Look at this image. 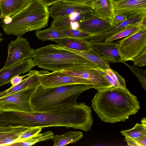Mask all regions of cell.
<instances>
[{
	"mask_svg": "<svg viewBox=\"0 0 146 146\" xmlns=\"http://www.w3.org/2000/svg\"><path fill=\"white\" fill-rule=\"evenodd\" d=\"M8 125L42 128L52 127L72 128L88 131L93 123L91 108L84 102L76 103L46 111H9L6 116Z\"/></svg>",
	"mask_w": 146,
	"mask_h": 146,
	"instance_id": "1",
	"label": "cell"
},
{
	"mask_svg": "<svg viewBox=\"0 0 146 146\" xmlns=\"http://www.w3.org/2000/svg\"><path fill=\"white\" fill-rule=\"evenodd\" d=\"M91 102L101 120L113 123L125 121L140 108L137 97L126 88L113 87L98 91Z\"/></svg>",
	"mask_w": 146,
	"mask_h": 146,
	"instance_id": "2",
	"label": "cell"
},
{
	"mask_svg": "<svg viewBox=\"0 0 146 146\" xmlns=\"http://www.w3.org/2000/svg\"><path fill=\"white\" fill-rule=\"evenodd\" d=\"M94 88L90 84H75L44 88L40 85L31 98L34 111L43 112L61 108L76 103L83 92Z\"/></svg>",
	"mask_w": 146,
	"mask_h": 146,
	"instance_id": "3",
	"label": "cell"
},
{
	"mask_svg": "<svg viewBox=\"0 0 146 146\" xmlns=\"http://www.w3.org/2000/svg\"><path fill=\"white\" fill-rule=\"evenodd\" d=\"M32 58L36 66L51 71L80 68L98 67L82 56L58 44H50L34 50Z\"/></svg>",
	"mask_w": 146,
	"mask_h": 146,
	"instance_id": "4",
	"label": "cell"
},
{
	"mask_svg": "<svg viewBox=\"0 0 146 146\" xmlns=\"http://www.w3.org/2000/svg\"><path fill=\"white\" fill-rule=\"evenodd\" d=\"M49 16L47 6L40 0H30L23 9L11 17L9 23L1 21L0 25L6 34L22 36L27 32L46 27Z\"/></svg>",
	"mask_w": 146,
	"mask_h": 146,
	"instance_id": "5",
	"label": "cell"
},
{
	"mask_svg": "<svg viewBox=\"0 0 146 146\" xmlns=\"http://www.w3.org/2000/svg\"><path fill=\"white\" fill-rule=\"evenodd\" d=\"M40 82L0 98V114L6 111L31 112L34 111L30 100Z\"/></svg>",
	"mask_w": 146,
	"mask_h": 146,
	"instance_id": "6",
	"label": "cell"
},
{
	"mask_svg": "<svg viewBox=\"0 0 146 146\" xmlns=\"http://www.w3.org/2000/svg\"><path fill=\"white\" fill-rule=\"evenodd\" d=\"M117 42L121 63L131 61L146 48V27L142 26L135 33Z\"/></svg>",
	"mask_w": 146,
	"mask_h": 146,
	"instance_id": "7",
	"label": "cell"
},
{
	"mask_svg": "<svg viewBox=\"0 0 146 146\" xmlns=\"http://www.w3.org/2000/svg\"><path fill=\"white\" fill-rule=\"evenodd\" d=\"M34 50L30 47L27 39L22 36H17L8 45L7 57L2 68L9 67L27 58H31Z\"/></svg>",
	"mask_w": 146,
	"mask_h": 146,
	"instance_id": "8",
	"label": "cell"
},
{
	"mask_svg": "<svg viewBox=\"0 0 146 146\" xmlns=\"http://www.w3.org/2000/svg\"><path fill=\"white\" fill-rule=\"evenodd\" d=\"M39 74L40 85L44 88L75 84L92 85L91 83L87 80L71 76L60 71H55L50 72L44 69L39 71Z\"/></svg>",
	"mask_w": 146,
	"mask_h": 146,
	"instance_id": "9",
	"label": "cell"
},
{
	"mask_svg": "<svg viewBox=\"0 0 146 146\" xmlns=\"http://www.w3.org/2000/svg\"><path fill=\"white\" fill-rule=\"evenodd\" d=\"M115 15L126 16L127 19L146 16V0H119L115 1Z\"/></svg>",
	"mask_w": 146,
	"mask_h": 146,
	"instance_id": "10",
	"label": "cell"
},
{
	"mask_svg": "<svg viewBox=\"0 0 146 146\" xmlns=\"http://www.w3.org/2000/svg\"><path fill=\"white\" fill-rule=\"evenodd\" d=\"M60 71L71 76L88 80L91 83L94 88L98 91L113 87L103 75L92 68H83Z\"/></svg>",
	"mask_w": 146,
	"mask_h": 146,
	"instance_id": "11",
	"label": "cell"
},
{
	"mask_svg": "<svg viewBox=\"0 0 146 146\" xmlns=\"http://www.w3.org/2000/svg\"><path fill=\"white\" fill-rule=\"evenodd\" d=\"M79 23L78 29L90 34L92 36L102 34L115 27L94 14Z\"/></svg>",
	"mask_w": 146,
	"mask_h": 146,
	"instance_id": "12",
	"label": "cell"
},
{
	"mask_svg": "<svg viewBox=\"0 0 146 146\" xmlns=\"http://www.w3.org/2000/svg\"><path fill=\"white\" fill-rule=\"evenodd\" d=\"M88 44L91 49L110 63L122 62L117 42H90L88 41Z\"/></svg>",
	"mask_w": 146,
	"mask_h": 146,
	"instance_id": "13",
	"label": "cell"
},
{
	"mask_svg": "<svg viewBox=\"0 0 146 146\" xmlns=\"http://www.w3.org/2000/svg\"><path fill=\"white\" fill-rule=\"evenodd\" d=\"M48 8L49 15L53 19L69 15L74 13L93 12L89 7L60 1L53 3Z\"/></svg>",
	"mask_w": 146,
	"mask_h": 146,
	"instance_id": "14",
	"label": "cell"
},
{
	"mask_svg": "<svg viewBox=\"0 0 146 146\" xmlns=\"http://www.w3.org/2000/svg\"><path fill=\"white\" fill-rule=\"evenodd\" d=\"M36 65L32 58H27L9 67L0 70V87L10 82L14 76L29 72Z\"/></svg>",
	"mask_w": 146,
	"mask_h": 146,
	"instance_id": "15",
	"label": "cell"
},
{
	"mask_svg": "<svg viewBox=\"0 0 146 146\" xmlns=\"http://www.w3.org/2000/svg\"><path fill=\"white\" fill-rule=\"evenodd\" d=\"M31 127L0 125V146L12 145L18 143L20 137Z\"/></svg>",
	"mask_w": 146,
	"mask_h": 146,
	"instance_id": "16",
	"label": "cell"
},
{
	"mask_svg": "<svg viewBox=\"0 0 146 146\" xmlns=\"http://www.w3.org/2000/svg\"><path fill=\"white\" fill-rule=\"evenodd\" d=\"M128 146H146V126L136 123L129 129L121 131Z\"/></svg>",
	"mask_w": 146,
	"mask_h": 146,
	"instance_id": "17",
	"label": "cell"
},
{
	"mask_svg": "<svg viewBox=\"0 0 146 146\" xmlns=\"http://www.w3.org/2000/svg\"><path fill=\"white\" fill-rule=\"evenodd\" d=\"M115 1L114 0H93L94 14L114 25Z\"/></svg>",
	"mask_w": 146,
	"mask_h": 146,
	"instance_id": "18",
	"label": "cell"
},
{
	"mask_svg": "<svg viewBox=\"0 0 146 146\" xmlns=\"http://www.w3.org/2000/svg\"><path fill=\"white\" fill-rule=\"evenodd\" d=\"M93 14V12L74 13L68 15L53 19L50 27L58 30L70 28V23L71 22H80Z\"/></svg>",
	"mask_w": 146,
	"mask_h": 146,
	"instance_id": "19",
	"label": "cell"
},
{
	"mask_svg": "<svg viewBox=\"0 0 146 146\" xmlns=\"http://www.w3.org/2000/svg\"><path fill=\"white\" fill-rule=\"evenodd\" d=\"M40 82L39 71L31 70L28 73V76L23 80L19 84L12 87L0 92V98L13 94L25 89L30 86Z\"/></svg>",
	"mask_w": 146,
	"mask_h": 146,
	"instance_id": "20",
	"label": "cell"
},
{
	"mask_svg": "<svg viewBox=\"0 0 146 146\" xmlns=\"http://www.w3.org/2000/svg\"><path fill=\"white\" fill-rule=\"evenodd\" d=\"M29 0H0L2 19L11 17L17 14L27 5Z\"/></svg>",
	"mask_w": 146,
	"mask_h": 146,
	"instance_id": "21",
	"label": "cell"
},
{
	"mask_svg": "<svg viewBox=\"0 0 146 146\" xmlns=\"http://www.w3.org/2000/svg\"><path fill=\"white\" fill-rule=\"evenodd\" d=\"M50 40L61 46L78 51H86L91 49L88 44V41L86 40L67 37Z\"/></svg>",
	"mask_w": 146,
	"mask_h": 146,
	"instance_id": "22",
	"label": "cell"
},
{
	"mask_svg": "<svg viewBox=\"0 0 146 146\" xmlns=\"http://www.w3.org/2000/svg\"><path fill=\"white\" fill-rule=\"evenodd\" d=\"M62 47L84 58L103 71L110 67V62L92 49L87 51H80Z\"/></svg>",
	"mask_w": 146,
	"mask_h": 146,
	"instance_id": "23",
	"label": "cell"
},
{
	"mask_svg": "<svg viewBox=\"0 0 146 146\" xmlns=\"http://www.w3.org/2000/svg\"><path fill=\"white\" fill-rule=\"evenodd\" d=\"M83 136L81 131H69L62 135H54L52 139L54 142L53 146H63L76 143Z\"/></svg>",
	"mask_w": 146,
	"mask_h": 146,
	"instance_id": "24",
	"label": "cell"
},
{
	"mask_svg": "<svg viewBox=\"0 0 146 146\" xmlns=\"http://www.w3.org/2000/svg\"><path fill=\"white\" fill-rule=\"evenodd\" d=\"M146 17V16L138 17L133 19H128L108 31L101 34L92 36L89 39L88 41L90 42L102 41L108 36L120 30L127 25L135 24L137 22L142 21Z\"/></svg>",
	"mask_w": 146,
	"mask_h": 146,
	"instance_id": "25",
	"label": "cell"
},
{
	"mask_svg": "<svg viewBox=\"0 0 146 146\" xmlns=\"http://www.w3.org/2000/svg\"><path fill=\"white\" fill-rule=\"evenodd\" d=\"M141 27L136 23L128 25L120 30L107 37L104 39V41L107 42H113L114 40L131 35L136 32Z\"/></svg>",
	"mask_w": 146,
	"mask_h": 146,
	"instance_id": "26",
	"label": "cell"
},
{
	"mask_svg": "<svg viewBox=\"0 0 146 146\" xmlns=\"http://www.w3.org/2000/svg\"><path fill=\"white\" fill-rule=\"evenodd\" d=\"M35 34L37 38L42 41L67 37L59 30L53 29L50 27L44 30L37 31Z\"/></svg>",
	"mask_w": 146,
	"mask_h": 146,
	"instance_id": "27",
	"label": "cell"
},
{
	"mask_svg": "<svg viewBox=\"0 0 146 146\" xmlns=\"http://www.w3.org/2000/svg\"><path fill=\"white\" fill-rule=\"evenodd\" d=\"M54 135V133L52 131H48L43 133L40 132L29 139L23 142L17 143L12 145L31 146L40 142L47 141L52 139Z\"/></svg>",
	"mask_w": 146,
	"mask_h": 146,
	"instance_id": "28",
	"label": "cell"
},
{
	"mask_svg": "<svg viewBox=\"0 0 146 146\" xmlns=\"http://www.w3.org/2000/svg\"><path fill=\"white\" fill-rule=\"evenodd\" d=\"M66 36L88 40L92 35L80 29H73L68 28L59 30Z\"/></svg>",
	"mask_w": 146,
	"mask_h": 146,
	"instance_id": "29",
	"label": "cell"
},
{
	"mask_svg": "<svg viewBox=\"0 0 146 146\" xmlns=\"http://www.w3.org/2000/svg\"><path fill=\"white\" fill-rule=\"evenodd\" d=\"M105 72L112 79L115 87L126 88L124 79L117 72L110 67L106 69Z\"/></svg>",
	"mask_w": 146,
	"mask_h": 146,
	"instance_id": "30",
	"label": "cell"
},
{
	"mask_svg": "<svg viewBox=\"0 0 146 146\" xmlns=\"http://www.w3.org/2000/svg\"><path fill=\"white\" fill-rule=\"evenodd\" d=\"M127 66L137 78L141 84L142 87L146 91V71L133 66L129 65L125 62H122Z\"/></svg>",
	"mask_w": 146,
	"mask_h": 146,
	"instance_id": "31",
	"label": "cell"
},
{
	"mask_svg": "<svg viewBox=\"0 0 146 146\" xmlns=\"http://www.w3.org/2000/svg\"><path fill=\"white\" fill-rule=\"evenodd\" d=\"M42 128L40 127H31L27 131L20 137L19 139V143L23 142L34 137L40 132Z\"/></svg>",
	"mask_w": 146,
	"mask_h": 146,
	"instance_id": "32",
	"label": "cell"
},
{
	"mask_svg": "<svg viewBox=\"0 0 146 146\" xmlns=\"http://www.w3.org/2000/svg\"><path fill=\"white\" fill-rule=\"evenodd\" d=\"M146 48L131 61L135 66L141 67L146 66Z\"/></svg>",
	"mask_w": 146,
	"mask_h": 146,
	"instance_id": "33",
	"label": "cell"
},
{
	"mask_svg": "<svg viewBox=\"0 0 146 146\" xmlns=\"http://www.w3.org/2000/svg\"><path fill=\"white\" fill-rule=\"evenodd\" d=\"M64 2L78 4L94 8L93 0H62Z\"/></svg>",
	"mask_w": 146,
	"mask_h": 146,
	"instance_id": "34",
	"label": "cell"
},
{
	"mask_svg": "<svg viewBox=\"0 0 146 146\" xmlns=\"http://www.w3.org/2000/svg\"><path fill=\"white\" fill-rule=\"evenodd\" d=\"M28 76V73L26 75L23 76H16L13 77L11 80L10 82L11 84L12 87L15 86L20 83L23 79L26 76Z\"/></svg>",
	"mask_w": 146,
	"mask_h": 146,
	"instance_id": "35",
	"label": "cell"
},
{
	"mask_svg": "<svg viewBox=\"0 0 146 146\" xmlns=\"http://www.w3.org/2000/svg\"><path fill=\"white\" fill-rule=\"evenodd\" d=\"M127 20V17L121 15H115L113 24L115 26Z\"/></svg>",
	"mask_w": 146,
	"mask_h": 146,
	"instance_id": "36",
	"label": "cell"
},
{
	"mask_svg": "<svg viewBox=\"0 0 146 146\" xmlns=\"http://www.w3.org/2000/svg\"><path fill=\"white\" fill-rule=\"evenodd\" d=\"M62 0H42V2L48 7L52 4Z\"/></svg>",
	"mask_w": 146,
	"mask_h": 146,
	"instance_id": "37",
	"label": "cell"
},
{
	"mask_svg": "<svg viewBox=\"0 0 146 146\" xmlns=\"http://www.w3.org/2000/svg\"><path fill=\"white\" fill-rule=\"evenodd\" d=\"M70 29H78L79 27V23L78 22H71L70 23Z\"/></svg>",
	"mask_w": 146,
	"mask_h": 146,
	"instance_id": "38",
	"label": "cell"
},
{
	"mask_svg": "<svg viewBox=\"0 0 146 146\" xmlns=\"http://www.w3.org/2000/svg\"><path fill=\"white\" fill-rule=\"evenodd\" d=\"M141 124L143 125L146 126V118H143L141 121Z\"/></svg>",
	"mask_w": 146,
	"mask_h": 146,
	"instance_id": "39",
	"label": "cell"
},
{
	"mask_svg": "<svg viewBox=\"0 0 146 146\" xmlns=\"http://www.w3.org/2000/svg\"><path fill=\"white\" fill-rule=\"evenodd\" d=\"M3 35V34L0 32V42H1L3 40V39L2 37Z\"/></svg>",
	"mask_w": 146,
	"mask_h": 146,
	"instance_id": "40",
	"label": "cell"
},
{
	"mask_svg": "<svg viewBox=\"0 0 146 146\" xmlns=\"http://www.w3.org/2000/svg\"><path fill=\"white\" fill-rule=\"evenodd\" d=\"M0 19H2V15L1 9V7H0Z\"/></svg>",
	"mask_w": 146,
	"mask_h": 146,
	"instance_id": "41",
	"label": "cell"
},
{
	"mask_svg": "<svg viewBox=\"0 0 146 146\" xmlns=\"http://www.w3.org/2000/svg\"><path fill=\"white\" fill-rule=\"evenodd\" d=\"M119 0H117V1Z\"/></svg>",
	"mask_w": 146,
	"mask_h": 146,
	"instance_id": "42",
	"label": "cell"
}]
</instances>
